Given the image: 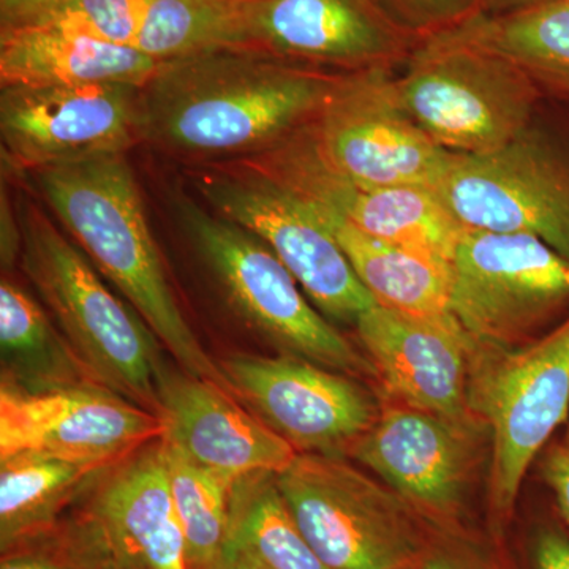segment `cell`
Instances as JSON below:
<instances>
[{
	"mask_svg": "<svg viewBox=\"0 0 569 569\" xmlns=\"http://www.w3.org/2000/svg\"><path fill=\"white\" fill-rule=\"evenodd\" d=\"M160 436L157 415L99 385L28 391L2 380L0 460L47 456L104 467Z\"/></svg>",
	"mask_w": 569,
	"mask_h": 569,
	"instance_id": "2e32d148",
	"label": "cell"
},
{
	"mask_svg": "<svg viewBox=\"0 0 569 569\" xmlns=\"http://www.w3.org/2000/svg\"><path fill=\"white\" fill-rule=\"evenodd\" d=\"M233 0H142L134 48L157 62L228 51Z\"/></svg>",
	"mask_w": 569,
	"mask_h": 569,
	"instance_id": "83f0119b",
	"label": "cell"
},
{
	"mask_svg": "<svg viewBox=\"0 0 569 569\" xmlns=\"http://www.w3.org/2000/svg\"><path fill=\"white\" fill-rule=\"evenodd\" d=\"M159 399L160 440L230 488L254 475H279L298 456L213 381L164 372Z\"/></svg>",
	"mask_w": 569,
	"mask_h": 569,
	"instance_id": "d6986e66",
	"label": "cell"
},
{
	"mask_svg": "<svg viewBox=\"0 0 569 569\" xmlns=\"http://www.w3.org/2000/svg\"><path fill=\"white\" fill-rule=\"evenodd\" d=\"M342 74L247 51L162 62L140 88L138 138L181 159H249L312 121Z\"/></svg>",
	"mask_w": 569,
	"mask_h": 569,
	"instance_id": "6da1fadb",
	"label": "cell"
},
{
	"mask_svg": "<svg viewBox=\"0 0 569 569\" xmlns=\"http://www.w3.org/2000/svg\"><path fill=\"white\" fill-rule=\"evenodd\" d=\"M141 14L142 0H69L40 24H58L104 43L134 48Z\"/></svg>",
	"mask_w": 569,
	"mask_h": 569,
	"instance_id": "f1b7e54d",
	"label": "cell"
},
{
	"mask_svg": "<svg viewBox=\"0 0 569 569\" xmlns=\"http://www.w3.org/2000/svg\"><path fill=\"white\" fill-rule=\"evenodd\" d=\"M449 271V313L478 347H512L569 306V260L535 236L463 230Z\"/></svg>",
	"mask_w": 569,
	"mask_h": 569,
	"instance_id": "30bf717a",
	"label": "cell"
},
{
	"mask_svg": "<svg viewBox=\"0 0 569 569\" xmlns=\"http://www.w3.org/2000/svg\"><path fill=\"white\" fill-rule=\"evenodd\" d=\"M162 62L137 48L91 39L58 24L0 32V86L133 84L142 88Z\"/></svg>",
	"mask_w": 569,
	"mask_h": 569,
	"instance_id": "44dd1931",
	"label": "cell"
},
{
	"mask_svg": "<svg viewBox=\"0 0 569 569\" xmlns=\"http://www.w3.org/2000/svg\"><path fill=\"white\" fill-rule=\"evenodd\" d=\"M187 233L238 312L287 353L350 377H376L367 356L309 305L302 288L260 238L182 201Z\"/></svg>",
	"mask_w": 569,
	"mask_h": 569,
	"instance_id": "52a82bcc",
	"label": "cell"
},
{
	"mask_svg": "<svg viewBox=\"0 0 569 569\" xmlns=\"http://www.w3.org/2000/svg\"><path fill=\"white\" fill-rule=\"evenodd\" d=\"M21 263L61 335L99 387L159 417L157 337L112 293L39 204L22 200Z\"/></svg>",
	"mask_w": 569,
	"mask_h": 569,
	"instance_id": "3957f363",
	"label": "cell"
},
{
	"mask_svg": "<svg viewBox=\"0 0 569 569\" xmlns=\"http://www.w3.org/2000/svg\"><path fill=\"white\" fill-rule=\"evenodd\" d=\"M302 130L329 167L369 186L432 190L451 156L410 118L388 69L343 73Z\"/></svg>",
	"mask_w": 569,
	"mask_h": 569,
	"instance_id": "7c38bea8",
	"label": "cell"
},
{
	"mask_svg": "<svg viewBox=\"0 0 569 569\" xmlns=\"http://www.w3.org/2000/svg\"><path fill=\"white\" fill-rule=\"evenodd\" d=\"M542 475L556 496L561 518L569 530V449L565 445L549 449L542 463Z\"/></svg>",
	"mask_w": 569,
	"mask_h": 569,
	"instance_id": "836d02e7",
	"label": "cell"
},
{
	"mask_svg": "<svg viewBox=\"0 0 569 569\" xmlns=\"http://www.w3.org/2000/svg\"><path fill=\"white\" fill-rule=\"evenodd\" d=\"M565 447H567L569 449V426H568L567 440H565Z\"/></svg>",
	"mask_w": 569,
	"mask_h": 569,
	"instance_id": "f35d334b",
	"label": "cell"
},
{
	"mask_svg": "<svg viewBox=\"0 0 569 569\" xmlns=\"http://www.w3.org/2000/svg\"><path fill=\"white\" fill-rule=\"evenodd\" d=\"M190 569H209L222 557L233 488L160 440Z\"/></svg>",
	"mask_w": 569,
	"mask_h": 569,
	"instance_id": "4316f807",
	"label": "cell"
},
{
	"mask_svg": "<svg viewBox=\"0 0 569 569\" xmlns=\"http://www.w3.org/2000/svg\"><path fill=\"white\" fill-rule=\"evenodd\" d=\"M220 559L241 569H329L299 530L276 475H254L234 486Z\"/></svg>",
	"mask_w": 569,
	"mask_h": 569,
	"instance_id": "cb8c5ba5",
	"label": "cell"
},
{
	"mask_svg": "<svg viewBox=\"0 0 569 569\" xmlns=\"http://www.w3.org/2000/svg\"><path fill=\"white\" fill-rule=\"evenodd\" d=\"M432 192L463 230L535 236L569 260V151L537 130L498 151L451 153Z\"/></svg>",
	"mask_w": 569,
	"mask_h": 569,
	"instance_id": "9c48e42d",
	"label": "cell"
},
{
	"mask_svg": "<svg viewBox=\"0 0 569 569\" xmlns=\"http://www.w3.org/2000/svg\"><path fill=\"white\" fill-rule=\"evenodd\" d=\"M0 569H69L61 561L51 559L41 553H14L6 556L3 553Z\"/></svg>",
	"mask_w": 569,
	"mask_h": 569,
	"instance_id": "d590c367",
	"label": "cell"
},
{
	"mask_svg": "<svg viewBox=\"0 0 569 569\" xmlns=\"http://www.w3.org/2000/svg\"><path fill=\"white\" fill-rule=\"evenodd\" d=\"M421 40L378 0H233L228 51L355 73L403 66Z\"/></svg>",
	"mask_w": 569,
	"mask_h": 569,
	"instance_id": "8fae6325",
	"label": "cell"
},
{
	"mask_svg": "<svg viewBox=\"0 0 569 569\" xmlns=\"http://www.w3.org/2000/svg\"><path fill=\"white\" fill-rule=\"evenodd\" d=\"M0 231H2V264L10 268L21 254V224L18 211H14L6 190H2L0 203Z\"/></svg>",
	"mask_w": 569,
	"mask_h": 569,
	"instance_id": "e575fe53",
	"label": "cell"
},
{
	"mask_svg": "<svg viewBox=\"0 0 569 569\" xmlns=\"http://www.w3.org/2000/svg\"><path fill=\"white\" fill-rule=\"evenodd\" d=\"M220 369L231 391L298 455L342 458L381 411L358 380L298 356L231 355Z\"/></svg>",
	"mask_w": 569,
	"mask_h": 569,
	"instance_id": "4fadbf2b",
	"label": "cell"
},
{
	"mask_svg": "<svg viewBox=\"0 0 569 569\" xmlns=\"http://www.w3.org/2000/svg\"><path fill=\"white\" fill-rule=\"evenodd\" d=\"M355 326L392 403L485 427L470 406L478 346L451 313L417 316L376 305Z\"/></svg>",
	"mask_w": 569,
	"mask_h": 569,
	"instance_id": "e0dca14e",
	"label": "cell"
},
{
	"mask_svg": "<svg viewBox=\"0 0 569 569\" xmlns=\"http://www.w3.org/2000/svg\"><path fill=\"white\" fill-rule=\"evenodd\" d=\"M104 545L132 569H190L162 445L142 452L104 486L96 503Z\"/></svg>",
	"mask_w": 569,
	"mask_h": 569,
	"instance_id": "ffe728a7",
	"label": "cell"
},
{
	"mask_svg": "<svg viewBox=\"0 0 569 569\" xmlns=\"http://www.w3.org/2000/svg\"><path fill=\"white\" fill-rule=\"evenodd\" d=\"M100 468L103 467L47 456L0 460L2 552L48 526L86 479Z\"/></svg>",
	"mask_w": 569,
	"mask_h": 569,
	"instance_id": "484cf974",
	"label": "cell"
},
{
	"mask_svg": "<svg viewBox=\"0 0 569 569\" xmlns=\"http://www.w3.org/2000/svg\"><path fill=\"white\" fill-rule=\"evenodd\" d=\"M274 179L317 208L392 244L451 261L463 228L426 187H377L347 178L296 130L249 159L234 162Z\"/></svg>",
	"mask_w": 569,
	"mask_h": 569,
	"instance_id": "5bb4252c",
	"label": "cell"
},
{
	"mask_svg": "<svg viewBox=\"0 0 569 569\" xmlns=\"http://www.w3.org/2000/svg\"><path fill=\"white\" fill-rule=\"evenodd\" d=\"M531 569H569V535L556 523H546L531 539Z\"/></svg>",
	"mask_w": 569,
	"mask_h": 569,
	"instance_id": "1f68e13d",
	"label": "cell"
},
{
	"mask_svg": "<svg viewBox=\"0 0 569 569\" xmlns=\"http://www.w3.org/2000/svg\"><path fill=\"white\" fill-rule=\"evenodd\" d=\"M276 485L329 569H417L425 556V519L342 458L298 455Z\"/></svg>",
	"mask_w": 569,
	"mask_h": 569,
	"instance_id": "8992f818",
	"label": "cell"
},
{
	"mask_svg": "<svg viewBox=\"0 0 569 569\" xmlns=\"http://www.w3.org/2000/svg\"><path fill=\"white\" fill-rule=\"evenodd\" d=\"M194 186L213 212L260 238L326 318L355 325L376 306L316 206L268 176L234 163L200 170Z\"/></svg>",
	"mask_w": 569,
	"mask_h": 569,
	"instance_id": "ba28073f",
	"label": "cell"
},
{
	"mask_svg": "<svg viewBox=\"0 0 569 569\" xmlns=\"http://www.w3.org/2000/svg\"><path fill=\"white\" fill-rule=\"evenodd\" d=\"M317 211L378 306L417 316H448V261L367 234L325 209Z\"/></svg>",
	"mask_w": 569,
	"mask_h": 569,
	"instance_id": "603a6c76",
	"label": "cell"
},
{
	"mask_svg": "<svg viewBox=\"0 0 569 569\" xmlns=\"http://www.w3.org/2000/svg\"><path fill=\"white\" fill-rule=\"evenodd\" d=\"M69 0H0V32L40 24Z\"/></svg>",
	"mask_w": 569,
	"mask_h": 569,
	"instance_id": "d6a6232c",
	"label": "cell"
},
{
	"mask_svg": "<svg viewBox=\"0 0 569 569\" xmlns=\"http://www.w3.org/2000/svg\"><path fill=\"white\" fill-rule=\"evenodd\" d=\"M407 31L419 39L456 28L477 13V0H378Z\"/></svg>",
	"mask_w": 569,
	"mask_h": 569,
	"instance_id": "f546056e",
	"label": "cell"
},
{
	"mask_svg": "<svg viewBox=\"0 0 569 569\" xmlns=\"http://www.w3.org/2000/svg\"><path fill=\"white\" fill-rule=\"evenodd\" d=\"M396 88L422 132L459 156H481L518 140L545 97L515 66L448 32L419 41Z\"/></svg>",
	"mask_w": 569,
	"mask_h": 569,
	"instance_id": "277c9868",
	"label": "cell"
},
{
	"mask_svg": "<svg viewBox=\"0 0 569 569\" xmlns=\"http://www.w3.org/2000/svg\"><path fill=\"white\" fill-rule=\"evenodd\" d=\"M449 36L522 71L541 91L569 103V0H548L507 13L471 14Z\"/></svg>",
	"mask_w": 569,
	"mask_h": 569,
	"instance_id": "7402d4cb",
	"label": "cell"
},
{
	"mask_svg": "<svg viewBox=\"0 0 569 569\" xmlns=\"http://www.w3.org/2000/svg\"><path fill=\"white\" fill-rule=\"evenodd\" d=\"M133 84L2 88L0 134L17 171L48 170L93 157L123 153L138 138Z\"/></svg>",
	"mask_w": 569,
	"mask_h": 569,
	"instance_id": "9a60e30c",
	"label": "cell"
},
{
	"mask_svg": "<svg viewBox=\"0 0 569 569\" xmlns=\"http://www.w3.org/2000/svg\"><path fill=\"white\" fill-rule=\"evenodd\" d=\"M541 2H548V0H477V10L479 13L498 14L526 9Z\"/></svg>",
	"mask_w": 569,
	"mask_h": 569,
	"instance_id": "8d00e7d4",
	"label": "cell"
},
{
	"mask_svg": "<svg viewBox=\"0 0 569 569\" xmlns=\"http://www.w3.org/2000/svg\"><path fill=\"white\" fill-rule=\"evenodd\" d=\"M478 427L389 403L350 449L421 519L445 531L458 522L475 463Z\"/></svg>",
	"mask_w": 569,
	"mask_h": 569,
	"instance_id": "ac0fdd59",
	"label": "cell"
},
{
	"mask_svg": "<svg viewBox=\"0 0 569 569\" xmlns=\"http://www.w3.org/2000/svg\"><path fill=\"white\" fill-rule=\"evenodd\" d=\"M33 174L59 222L126 296L183 373L213 381L233 395L222 369L183 317L123 153L93 157Z\"/></svg>",
	"mask_w": 569,
	"mask_h": 569,
	"instance_id": "7a4b0ae2",
	"label": "cell"
},
{
	"mask_svg": "<svg viewBox=\"0 0 569 569\" xmlns=\"http://www.w3.org/2000/svg\"><path fill=\"white\" fill-rule=\"evenodd\" d=\"M470 406L492 440L489 509L500 535L531 463L569 417V317L529 346L478 347Z\"/></svg>",
	"mask_w": 569,
	"mask_h": 569,
	"instance_id": "5b68a950",
	"label": "cell"
},
{
	"mask_svg": "<svg viewBox=\"0 0 569 569\" xmlns=\"http://www.w3.org/2000/svg\"><path fill=\"white\" fill-rule=\"evenodd\" d=\"M209 569H241V568L236 567V565L231 563V561H228L224 559H219V561H217V563L213 565V567H211Z\"/></svg>",
	"mask_w": 569,
	"mask_h": 569,
	"instance_id": "74e56055",
	"label": "cell"
},
{
	"mask_svg": "<svg viewBox=\"0 0 569 569\" xmlns=\"http://www.w3.org/2000/svg\"><path fill=\"white\" fill-rule=\"evenodd\" d=\"M3 380L28 391L97 385L43 309L22 288L0 283Z\"/></svg>",
	"mask_w": 569,
	"mask_h": 569,
	"instance_id": "d4e9b609",
	"label": "cell"
},
{
	"mask_svg": "<svg viewBox=\"0 0 569 569\" xmlns=\"http://www.w3.org/2000/svg\"><path fill=\"white\" fill-rule=\"evenodd\" d=\"M417 569H497L482 553L455 537L429 539Z\"/></svg>",
	"mask_w": 569,
	"mask_h": 569,
	"instance_id": "4dcf8cb0",
	"label": "cell"
}]
</instances>
